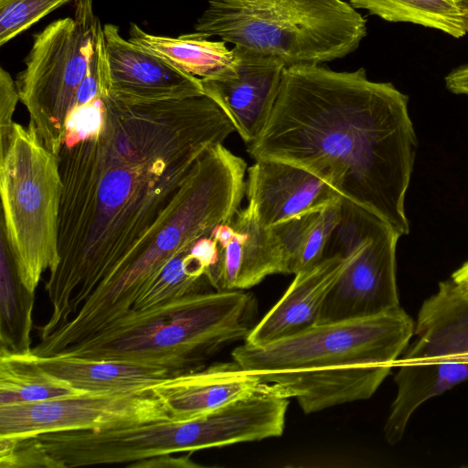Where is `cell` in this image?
Wrapping results in <instances>:
<instances>
[{"instance_id": "6da1fadb", "label": "cell", "mask_w": 468, "mask_h": 468, "mask_svg": "<svg viewBox=\"0 0 468 468\" xmlns=\"http://www.w3.org/2000/svg\"><path fill=\"white\" fill-rule=\"evenodd\" d=\"M235 126L207 94L142 101L101 93L69 115L58 154L59 261L45 291L47 336L122 266L199 156Z\"/></svg>"}, {"instance_id": "7a4b0ae2", "label": "cell", "mask_w": 468, "mask_h": 468, "mask_svg": "<svg viewBox=\"0 0 468 468\" xmlns=\"http://www.w3.org/2000/svg\"><path fill=\"white\" fill-rule=\"evenodd\" d=\"M408 105L406 94L368 80L363 68L285 67L270 118L247 151L254 160L308 170L407 235L405 197L418 148Z\"/></svg>"}, {"instance_id": "3957f363", "label": "cell", "mask_w": 468, "mask_h": 468, "mask_svg": "<svg viewBox=\"0 0 468 468\" xmlns=\"http://www.w3.org/2000/svg\"><path fill=\"white\" fill-rule=\"evenodd\" d=\"M414 324L399 307L317 324L264 346L243 343L231 357L309 414L371 398L409 346Z\"/></svg>"}, {"instance_id": "277c9868", "label": "cell", "mask_w": 468, "mask_h": 468, "mask_svg": "<svg viewBox=\"0 0 468 468\" xmlns=\"http://www.w3.org/2000/svg\"><path fill=\"white\" fill-rule=\"evenodd\" d=\"M257 314L255 296L243 290L195 292L145 311H130L57 355L130 361L182 373L245 341Z\"/></svg>"}, {"instance_id": "5b68a950", "label": "cell", "mask_w": 468, "mask_h": 468, "mask_svg": "<svg viewBox=\"0 0 468 468\" xmlns=\"http://www.w3.org/2000/svg\"><path fill=\"white\" fill-rule=\"evenodd\" d=\"M194 28L291 67L349 55L367 20L344 0H207Z\"/></svg>"}, {"instance_id": "8992f818", "label": "cell", "mask_w": 468, "mask_h": 468, "mask_svg": "<svg viewBox=\"0 0 468 468\" xmlns=\"http://www.w3.org/2000/svg\"><path fill=\"white\" fill-rule=\"evenodd\" d=\"M62 180L57 154L34 126L15 123L9 145L0 154L1 229L19 278L33 294L42 274L59 261L58 223Z\"/></svg>"}, {"instance_id": "52a82bcc", "label": "cell", "mask_w": 468, "mask_h": 468, "mask_svg": "<svg viewBox=\"0 0 468 468\" xmlns=\"http://www.w3.org/2000/svg\"><path fill=\"white\" fill-rule=\"evenodd\" d=\"M74 3L73 17L55 20L33 36L25 68L16 79L30 123L57 155L103 34L92 0Z\"/></svg>"}, {"instance_id": "ba28073f", "label": "cell", "mask_w": 468, "mask_h": 468, "mask_svg": "<svg viewBox=\"0 0 468 468\" xmlns=\"http://www.w3.org/2000/svg\"><path fill=\"white\" fill-rule=\"evenodd\" d=\"M157 420L171 419L151 388L89 392L71 398L0 407V436L97 431Z\"/></svg>"}, {"instance_id": "9c48e42d", "label": "cell", "mask_w": 468, "mask_h": 468, "mask_svg": "<svg viewBox=\"0 0 468 468\" xmlns=\"http://www.w3.org/2000/svg\"><path fill=\"white\" fill-rule=\"evenodd\" d=\"M401 236L382 222L354 247L328 292L318 324L379 315L399 308L396 248Z\"/></svg>"}, {"instance_id": "30bf717a", "label": "cell", "mask_w": 468, "mask_h": 468, "mask_svg": "<svg viewBox=\"0 0 468 468\" xmlns=\"http://www.w3.org/2000/svg\"><path fill=\"white\" fill-rule=\"evenodd\" d=\"M234 67L212 78L200 79L204 93L227 113L246 144L264 129L274 107L283 69L281 61L233 46Z\"/></svg>"}, {"instance_id": "8fae6325", "label": "cell", "mask_w": 468, "mask_h": 468, "mask_svg": "<svg viewBox=\"0 0 468 468\" xmlns=\"http://www.w3.org/2000/svg\"><path fill=\"white\" fill-rule=\"evenodd\" d=\"M102 32L103 91L142 101L205 94L199 78L176 69L160 57L124 39L116 25L105 24Z\"/></svg>"}, {"instance_id": "7c38bea8", "label": "cell", "mask_w": 468, "mask_h": 468, "mask_svg": "<svg viewBox=\"0 0 468 468\" xmlns=\"http://www.w3.org/2000/svg\"><path fill=\"white\" fill-rule=\"evenodd\" d=\"M247 172V207L265 229L342 197L324 180L290 163L258 159Z\"/></svg>"}, {"instance_id": "4fadbf2b", "label": "cell", "mask_w": 468, "mask_h": 468, "mask_svg": "<svg viewBox=\"0 0 468 468\" xmlns=\"http://www.w3.org/2000/svg\"><path fill=\"white\" fill-rule=\"evenodd\" d=\"M172 421L204 416L247 396L273 388L235 360L178 373L151 387Z\"/></svg>"}, {"instance_id": "5bb4252c", "label": "cell", "mask_w": 468, "mask_h": 468, "mask_svg": "<svg viewBox=\"0 0 468 468\" xmlns=\"http://www.w3.org/2000/svg\"><path fill=\"white\" fill-rule=\"evenodd\" d=\"M229 223L233 235L218 245V261L207 275L211 286L218 291L246 290L269 275L283 273L281 248L271 228L260 226L248 207L239 209Z\"/></svg>"}, {"instance_id": "9a60e30c", "label": "cell", "mask_w": 468, "mask_h": 468, "mask_svg": "<svg viewBox=\"0 0 468 468\" xmlns=\"http://www.w3.org/2000/svg\"><path fill=\"white\" fill-rule=\"evenodd\" d=\"M345 263L346 257L335 254L294 274L282 297L256 324L244 343L264 346L317 324L325 297Z\"/></svg>"}, {"instance_id": "2e32d148", "label": "cell", "mask_w": 468, "mask_h": 468, "mask_svg": "<svg viewBox=\"0 0 468 468\" xmlns=\"http://www.w3.org/2000/svg\"><path fill=\"white\" fill-rule=\"evenodd\" d=\"M414 335L398 362H460L468 355V299L451 279L422 303Z\"/></svg>"}, {"instance_id": "e0dca14e", "label": "cell", "mask_w": 468, "mask_h": 468, "mask_svg": "<svg viewBox=\"0 0 468 468\" xmlns=\"http://www.w3.org/2000/svg\"><path fill=\"white\" fill-rule=\"evenodd\" d=\"M30 355L43 369L86 392L137 390L178 374L165 367L123 360L38 356L31 351Z\"/></svg>"}, {"instance_id": "ac0fdd59", "label": "cell", "mask_w": 468, "mask_h": 468, "mask_svg": "<svg viewBox=\"0 0 468 468\" xmlns=\"http://www.w3.org/2000/svg\"><path fill=\"white\" fill-rule=\"evenodd\" d=\"M394 378L398 387L395 399L384 426V436L389 444L403 437L410 419L427 400L468 380V363H400Z\"/></svg>"}, {"instance_id": "d6986e66", "label": "cell", "mask_w": 468, "mask_h": 468, "mask_svg": "<svg viewBox=\"0 0 468 468\" xmlns=\"http://www.w3.org/2000/svg\"><path fill=\"white\" fill-rule=\"evenodd\" d=\"M128 39L176 69L199 79H212L227 72L237 59L233 48L229 49L226 42L210 40L196 31L175 37L157 36L132 23Z\"/></svg>"}, {"instance_id": "ffe728a7", "label": "cell", "mask_w": 468, "mask_h": 468, "mask_svg": "<svg viewBox=\"0 0 468 468\" xmlns=\"http://www.w3.org/2000/svg\"><path fill=\"white\" fill-rule=\"evenodd\" d=\"M341 217L340 199L271 227L281 248L283 273L296 274L319 263Z\"/></svg>"}, {"instance_id": "44dd1931", "label": "cell", "mask_w": 468, "mask_h": 468, "mask_svg": "<svg viewBox=\"0 0 468 468\" xmlns=\"http://www.w3.org/2000/svg\"><path fill=\"white\" fill-rule=\"evenodd\" d=\"M35 294L22 283L4 230L0 228V350L31 351Z\"/></svg>"}, {"instance_id": "7402d4cb", "label": "cell", "mask_w": 468, "mask_h": 468, "mask_svg": "<svg viewBox=\"0 0 468 468\" xmlns=\"http://www.w3.org/2000/svg\"><path fill=\"white\" fill-rule=\"evenodd\" d=\"M86 392L39 367L30 352L0 350V407L71 398Z\"/></svg>"}, {"instance_id": "603a6c76", "label": "cell", "mask_w": 468, "mask_h": 468, "mask_svg": "<svg viewBox=\"0 0 468 468\" xmlns=\"http://www.w3.org/2000/svg\"><path fill=\"white\" fill-rule=\"evenodd\" d=\"M388 22H406L460 38L468 33V8L447 0H349Z\"/></svg>"}, {"instance_id": "cb8c5ba5", "label": "cell", "mask_w": 468, "mask_h": 468, "mask_svg": "<svg viewBox=\"0 0 468 468\" xmlns=\"http://www.w3.org/2000/svg\"><path fill=\"white\" fill-rule=\"evenodd\" d=\"M194 244L162 268L145 286L131 311H145L204 291L205 282H209L207 277L208 267Z\"/></svg>"}, {"instance_id": "d4e9b609", "label": "cell", "mask_w": 468, "mask_h": 468, "mask_svg": "<svg viewBox=\"0 0 468 468\" xmlns=\"http://www.w3.org/2000/svg\"><path fill=\"white\" fill-rule=\"evenodd\" d=\"M72 1L75 0H0V46Z\"/></svg>"}, {"instance_id": "484cf974", "label": "cell", "mask_w": 468, "mask_h": 468, "mask_svg": "<svg viewBox=\"0 0 468 468\" xmlns=\"http://www.w3.org/2000/svg\"><path fill=\"white\" fill-rule=\"evenodd\" d=\"M19 93L10 73L4 68L0 69V154H3L8 145L13 133L15 122L13 116Z\"/></svg>"}, {"instance_id": "4316f807", "label": "cell", "mask_w": 468, "mask_h": 468, "mask_svg": "<svg viewBox=\"0 0 468 468\" xmlns=\"http://www.w3.org/2000/svg\"><path fill=\"white\" fill-rule=\"evenodd\" d=\"M191 452H188L187 454L179 457L172 456V454H165L129 463L127 466L133 468L200 467V464L196 463L191 460Z\"/></svg>"}, {"instance_id": "83f0119b", "label": "cell", "mask_w": 468, "mask_h": 468, "mask_svg": "<svg viewBox=\"0 0 468 468\" xmlns=\"http://www.w3.org/2000/svg\"><path fill=\"white\" fill-rule=\"evenodd\" d=\"M445 85L452 93L468 96V64L453 69L445 77Z\"/></svg>"}, {"instance_id": "f1b7e54d", "label": "cell", "mask_w": 468, "mask_h": 468, "mask_svg": "<svg viewBox=\"0 0 468 468\" xmlns=\"http://www.w3.org/2000/svg\"><path fill=\"white\" fill-rule=\"evenodd\" d=\"M451 280L461 294L468 299V261L452 274Z\"/></svg>"}, {"instance_id": "f546056e", "label": "cell", "mask_w": 468, "mask_h": 468, "mask_svg": "<svg viewBox=\"0 0 468 468\" xmlns=\"http://www.w3.org/2000/svg\"><path fill=\"white\" fill-rule=\"evenodd\" d=\"M447 1L452 2L453 4H456L458 5H462V6H464L466 8H468L464 0H447Z\"/></svg>"}, {"instance_id": "4dcf8cb0", "label": "cell", "mask_w": 468, "mask_h": 468, "mask_svg": "<svg viewBox=\"0 0 468 468\" xmlns=\"http://www.w3.org/2000/svg\"><path fill=\"white\" fill-rule=\"evenodd\" d=\"M460 362H465V363H468V355L463 356Z\"/></svg>"}, {"instance_id": "1f68e13d", "label": "cell", "mask_w": 468, "mask_h": 468, "mask_svg": "<svg viewBox=\"0 0 468 468\" xmlns=\"http://www.w3.org/2000/svg\"><path fill=\"white\" fill-rule=\"evenodd\" d=\"M464 1H465V4H466L467 7H468V0H464Z\"/></svg>"}, {"instance_id": "d6a6232c", "label": "cell", "mask_w": 468, "mask_h": 468, "mask_svg": "<svg viewBox=\"0 0 468 468\" xmlns=\"http://www.w3.org/2000/svg\"><path fill=\"white\" fill-rule=\"evenodd\" d=\"M466 466L468 467V464Z\"/></svg>"}]
</instances>
